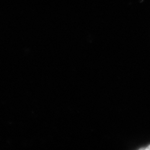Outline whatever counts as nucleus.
Here are the masks:
<instances>
[{"label":"nucleus","instance_id":"nucleus-1","mask_svg":"<svg viewBox=\"0 0 150 150\" xmlns=\"http://www.w3.org/2000/svg\"><path fill=\"white\" fill-rule=\"evenodd\" d=\"M145 150H150V145L148 146L146 148H145Z\"/></svg>","mask_w":150,"mask_h":150}]
</instances>
